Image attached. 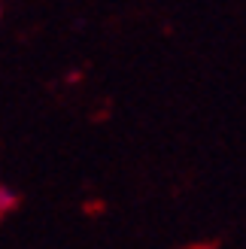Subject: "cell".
Instances as JSON below:
<instances>
[{
    "label": "cell",
    "mask_w": 246,
    "mask_h": 249,
    "mask_svg": "<svg viewBox=\"0 0 246 249\" xmlns=\"http://www.w3.org/2000/svg\"><path fill=\"white\" fill-rule=\"evenodd\" d=\"M16 201H18V197H16V192H12V189H6V185H0V216H3L6 210H12V207H16Z\"/></svg>",
    "instance_id": "obj_1"
}]
</instances>
